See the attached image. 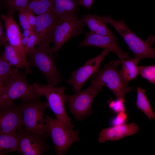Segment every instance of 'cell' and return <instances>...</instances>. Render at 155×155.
I'll return each mask as SVG.
<instances>
[{"label":"cell","mask_w":155,"mask_h":155,"mask_svg":"<svg viewBox=\"0 0 155 155\" xmlns=\"http://www.w3.org/2000/svg\"><path fill=\"white\" fill-rule=\"evenodd\" d=\"M88 26L90 31L95 33L112 37L116 36L96 14L83 15L80 19Z\"/></svg>","instance_id":"cell-18"},{"label":"cell","mask_w":155,"mask_h":155,"mask_svg":"<svg viewBox=\"0 0 155 155\" xmlns=\"http://www.w3.org/2000/svg\"><path fill=\"white\" fill-rule=\"evenodd\" d=\"M88 46L107 49L116 54L119 58L122 57L127 59L130 57L128 53L124 52L119 46L116 36L102 35L91 31L86 32L84 39L80 42L78 47Z\"/></svg>","instance_id":"cell-13"},{"label":"cell","mask_w":155,"mask_h":155,"mask_svg":"<svg viewBox=\"0 0 155 155\" xmlns=\"http://www.w3.org/2000/svg\"><path fill=\"white\" fill-rule=\"evenodd\" d=\"M24 9L20 10L18 11L20 25L23 30L26 29H33L29 24L25 13Z\"/></svg>","instance_id":"cell-28"},{"label":"cell","mask_w":155,"mask_h":155,"mask_svg":"<svg viewBox=\"0 0 155 155\" xmlns=\"http://www.w3.org/2000/svg\"><path fill=\"white\" fill-rule=\"evenodd\" d=\"M40 96L22 99L19 105L21 115L22 127L24 129L41 135L46 134L44 114L49 108L47 102L40 99Z\"/></svg>","instance_id":"cell-2"},{"label":"cell","mask_w":155,"mask_h":155,"mask_svg":"<svg viewBox=\"0 0 155 155\" xmlns=\"http://www.w3.org/2000/svg\"><path fill=\"white\" fill-rule=\"evenodd\" d=\"M5 84L3 82L0 81V94L2 92Z\"/></svg>","instance_id":"cell-35"},{"label":"cell","mask_w":155,"mask_h":155,"mask_svg":"<svg viewBox=\"0 0 155 155\" xmlns=\"http://www.w3.org/2000/svg\"><path fill=\"white\" fill-rule=\"evenodd\" d=\"M79 0H53L51 10L60 20L77 18Z\"/></svg>","instance_id":"cell-17"},{"label":"cell","mask_w":155,"mask_h":155,"mask_svg":"<svg viewBox=\"0 0 155 155\" xmlns=\"http://www.w3.org/2000/svg\"><path fill=\"white\" fill-rule=\"evenodd\" d=\"M24 11L30 25L32 28L34 29L36 22V17L32 12L29 10L25 9Z\"/></svg>","instance_id":"cell-30"},{"label":"cell","mask_w":155,"mask_h":155,"mask_svg":"<svg viewBox=\"0 0 155 155\" xmlns=\"http://www.w3.org/2000/svg\"><path fill=\"white\" fill-rule=\"evenodd\" d=\"M18 140L17 151L23 155H42L50 147L46 139L48 134L41 135L24 129L22 127L16 131Z\"/></svg>","instance_id":"cell-9"},{"label":"cell","mask_w":155,"mask_h":155,"mask_svg":"<svg viewBox=\"0 0 155 155\" xmlns=\"http://www.w3.org/2000/svg\"><path fill=\"white\" fill-rule=\"evenodd\" d=\"M6 29V36L7 42L18 52L23 60L25 66V73H32L28 62L26 52L21 42V35L19 26L15 21L13 16L5 14L1 15Z\"/></svg>","instance_id":"cell-14"},{"label":"cell","mask_w":155,"mask_h":155,"mask_svg":"<svg viewBox=\"0 0 155 155\" xmlns=\"http://www.w3.org/2000/svg\"><path fill=\"white\" fill-rule=\"evenodd\" d=\"M1 17H0V40H5L7 42L6 34L4 32L1 22Z\"/></svg>","instance_id":"cell-33"},{"label":"cell","mask_w":155,"mask_h":155,"mask_svg":"<svg viewBox=\"0 0 155 155\" xmlns=\"http://www.w3.org/2000/svg\"><path fill=\"white\" fill-rule=\"evenodd\" d=\"M4 45L5 49L3 55L7 61L11 66L18 69L25 68L24 62L17 51L8 42Z\"/></svg>","instance_id":"cell-22"},{"label":"cell","mask_w":155,"mask_h":155,"mask_svg":"<svg viewBox=\"0 0 155 155\" xmlns=\"http://www.w3.org/2000/svg\"><path fill=\"white\" fill-rule=\"evenodd\" d=\"M18 146L16 132L10 134L0 133V155L17 151Z\"/></svg>","instance_id":"cell-20"},{"label":"cell","mask_w":155,"mask_h":155,"mask_svg":"<svg viewBox=\"0 0 155 155\" xmlns=\"http://www.w3.org/2000/svg\"><path fill=\"white\" fill-rule=\"evenodd\" d=\"M137 97L136 105L138 109L141 110L150 120L152 121L155 118L148 98L146 95L145 90L141 87L137 88Z\"/></svg>","instance_id":"cell-21"},{"label":"cell","mask_w":155,"mask_h":155,"mask_svg":"<svg viewBox=\"0 0 155 155\" xmlns=\"http://www.w3.org/2000/svg\"><path fill=\"white\" fill-rule=\"evenodd\" d=\"M139 73L141 77L148 80L152 84L155 83V66L154 65L138 67Z\"/></svg>","instance_id":"cell-26"},{"label":"cell","mask_w":155,"mask_h":155,"mask_svg":"<svg viewBox=\"0 0 155 155\" xmlns=\"http://www.w3.org/2000/svg\"><path fill=\"white\" fill-rule=\"evenodd\" d=\"M105 24H110L123 38L133 53L134 59L139 61L155 58V50L129 29L123 20H116L109 16H99Z\"/></svg>","instance_id":"cell-4"},{"label":"cell","mask_w":155,"mask_h":155,"mask_svg":"<svg viewBox=\"0 0 155 155\" xmlns=\"http://www.w3.org/2000/svg\"><path fill=\"white\" fill-rule=\"evenodd\" d=\"M139 129L138 126L134 123L113 126L100 131L98 141L99 143H103L108 141L119 140L125 137L135 134Z\"/></svg>","instance_id":"cell-16"},{"label":"cell","mask_w":155,"mask_h":155,"mask_svg":"<svg viewBox=\"0 0 155 155\" xmlns=\"http://www.w3.org/2000/svg\"><path fill=\"white\" fill-rule=\"evenodd\" d=\"M7 42L5 40H0V47L4 45Z\"/></svg>","instance_id":"cell-36"},{"label":"cell","mask_w":155,"mask_h":155,"mask_svg":"<svg viewBox=\"0 0 155 155\" xmlns=\"http://www.w3.org/2000/svg\"><path fill=\"white\" fill-rule=\"evenodd\" d=\"M53 0H29L26 9L37 15L51 10Z\"/></svg>","instance_id":"cell-24"},{"label":"cell","mask_w":155,"mask_h":155,"mask_svg":"<svg viewBox=\"0 0 155 155\" xmlns=\"http://www.w3.org/2000/svg\"><path fill=\"white\" fill-rule=\"evenodd\" d=\"M38 43V37L34 30L28 38L26 46V51L27 53L34 49L35 48V46L37 45Z\"/></svg>","instance_id":"cell-29"},{"label":"cell","mask_w":155,"mask_h":155,"mask_svg":"<svg viewBox=\"0 0 155 155\" xmlns=\"http://www.w3.org/2000/svg\"><path fill=\"white\" fill-rule=\"evenodd\" d=\"M121 63L119 60H113L106 64L102 69H98L91 78V80L98 81L106 86L117 99H124L128 93L134 89L121 77L118 70Z\"/></svg>","instance_id":"cell-7"},{"label":"cell","mask_w":155,"mask_h":155,"mask_svg":"<svg viewBox=\"0 0 155 155\" xmlns=\"http://www.w3.org/2000/svg\"><path fill=\"white\" fill-rule=\"evenodd\" d=\"M44 122L46 133L52 140L57 155L66 154L70 146L80 140L78 130L65 128L50 115H46Z\"/></svg>","instance_id":"cell-6"},{"label":"cell","mask_w":155,"mask_h":155,"mask_svg":"<svg viewBox=\"0 0 155 155\" xmlns=\"http://www.w3.org/2000/svg\"><path fill=\"white\" fill-rule=\"evenodd\" d=\"M83 23L77 18L59 20L55 27L53 38L54 45L51 52L57 53L63 45L74 37L80 36L84 30Z\"/></svg>","instance_id":"cell-10"},{"label":"cell","mask_w":155,"mask_h":155,"mask_svg":"<svg viewBox=\"0 0 155 155\" xmlns=\"http://www.w3.org/2000/svg\"><path fill=\"white\" fill-rule=\"evenodd\" d=\"M29 0H0V9L7 11L6 15L13 16L16 11L26 9Z\"/></svg>","instance_id":"cell-23"},{"label":"cell","mask_w":155,"mask_h":155,"mask_svg":"<svg viewBox=\"0 0 155 155\" xmlns=\"http://www.w3.org/2000/svg\"><path fill=\"white\" fill-rule=\"evenodd\" d=\"M22 127L19 105L13 102L0 109V133L16 132Z\"/></svg>","instance_id":"cell-15"},{"label":"cell","mask_w":155,"mask_h":155,"mask_svg":"<svg viewBox=\"0 0 155 155\" xmlns=\"http://www.w3.org/2000/svg\"><path fill=\"white\" fill-rule=\"evenodd\" d=\"M109 51L107 49H103L98 55L88 60L83 66L72 72L67 83L71 86L73 92L76 93L81 91L87 80L99 69L101 62Z\"/></svg>","instance_id":"cell-11"},{"label":"cell","mask_w":155,"mask_h":155,"mask_svg":"<svg viewBox=\"0 0 155 155\" xmlns=\"http://www.w3.org/2000/svg\"><path fill=\"white\" fill-rule=\"evenodd\" d=\"M119 59L122 65L119 73L123 80L127 83L137 76L139 71L137 65L140 61L130 57L127 59L122 57Z\"/></svg>","instance_id":"cell-19"},{"label":"cell","mask_w":155,"mask_h":155,"mask_svg":"<svg viewBox=\"0 0 155 155\" xmlns=\"http://www.w3.org/2000/svg\"><path fill=\"white\" fill-rule=\"evenodd\" d=\"M50 48H35L28 53V63L45 76L48 84L56 86L61 82L62 78Z\"/></svg>","instance_id":"cell-8"},{"label":"cell","mask_w":155,"mask_h":155,"mask_svg":"<svg viewBox=\"0 0 155 155\" xmlns=\"http://www.w3.org/2000/svg\"><path fill=\"white\" fill-rule=\"evenodd\" d=\"M11 66L3 57V53L0 54V81L6 84L11 73Z\"/></svg>","instance_id":"cell-25"},{"label":"cell","mask_w":155,"mask_h":155,"mask_svg":"<svg viewBox=\"0 0 155 155\" xmlns=\"http://www.w3.org/2000/svg\"><path fill=\"white\" fill-rule=\"evenodd\" d=\"M104 86L98 81L91 80V85L83 90L73 95L65 94V103L76 121H81L93 113L94 100Z\"/></svg>","instance_id":"cell-3"},{"label":"cell","mask_w":155,"mask_h":155,"mask_svg":"<svg viewBox=\"0 0 155 155\" xmlns=\"http://www.w3.org/2000/svg\"><path fill=\"white\" fill-rule=\"evenodd\" d=\"M36 17L34 29L38 38L36 48L49 49L53 42L55 27L59 20L51 10Z\"/></svg>","instance_id":"cell-12"},{"label":"cell","mask_w":155,"mask_h":155,"mask_svg":"<svg viewBox=\"0 0 155 155\" xmlns=\"http://www.w3.org/2000/svg\"><path fill=\"white\" fill-rule=\"evenodd\" d=\"M155 40L154 36V35H150L145 42L150 46H151Z\"/></svg>","instance_id":"cell-34"},{"label":"cell","mask_w":155,"mask_h":155,"mask_svg":"<svg viewBox=\"0 0 155 155\" xmlns=\"http://www.w3.org/2000/svg\"><path fill=\"white\" fill-rule=\"evenodd\" d=\"M94 0H79L80 6H82L89 10Z\"/></svg>","instance_id":"cell-32"},{"label":"cell","mask_w":155,"mask_h":155,"mask_svg":"<svg viewBox=\"0 0 155 155\" xmlns=\"http://www.w3.org/2000/svg\"><path fill=\"white\" fill-rule=\"evenodd\" d=\"M26 74L20 72L18 68L13 67L8 80L0 94V109L13 102L16 99L42 96L36 91L32 85L29 84Z\"/></svg>","instance_id":"cell-1"},{"label":"cell","mask_w":155,"mask_h":155,"mask_svg":"<svg viewBox=\"0 0 155 155\" xmlns=\"http://www.w3.org/2000/svg\"><path fill=\"white\" fill-rule=\"evenodd\" d=\"M36 91L44 96L47 100L49 108L55 115L56 119L66 129H73L71 118L68 115L65 107V92L66 87L48 84H32Z\"/></svg>","instance_id":"cell-5"},{"label":"cell","mask_w":155,"mask_h":155,"mask_svg":"<svg viewBox=\"0 0 155 155\" xmlns=\"http://www.w3.org/2000/svg\"><path fill=\"white\" fill-rule=\"evenodd\" d=\"M119 115H117L115 117L112 119L111 121L112 125L113 124V126L120 125L124 124V122L126 119V116L125 112L119 113Z\"/></svg>","instance_id":"cell-31"},{"label":"cell","mask_w":155,"mask_h":155,"mask_svg":"<svg viewBox=\"0 0 155 155\" xmlns=\"http://www.w3.org/2000/svg\"><path fill=\"white\" fill-rule=\"evenodd\" d=\"M124 99H117L109 104V106L115 113H119L125 112Z\"/></svg>","instance_id":"cell-27"}]
</instances>
